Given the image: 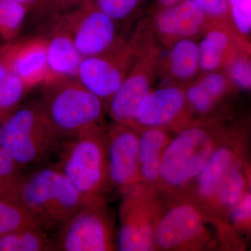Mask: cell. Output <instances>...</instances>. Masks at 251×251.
<instances>
[{"label":"cell","instance_id":"cell-18","mask_svg":"<svg viewBox=\"0 0 251 251\" xmlns=\"http://www.w3.org/2000/svg\"><path fill=\"white\" fill-rule=\"evenodd\" d=\"M45 21L41 34L47 42L48 75L44 83L59 78L76 79L83 57L72 38L52 16Z\"/></svg>","mask_w":251,"mask_h":251},{"label":"cell","instance_id":"cell-2","mask_svg":"<svg viewBox=\"0 0 251 251\" xmlns=\"http://www.w3.org/2000/svg\"><path fill=\"white\" fill-rule=\"evenodd\" d=\"M40 104L46 120L59 139H67L103 125L105 103L75 78L43 84Z\"/></svg>","mask_w":251,"mask_h":251},{"label":"cell","instance_id":"cell-36","mask_svg":"<svg viewBox=\"0 0 251 251\" xmlns=\"http://www.w3.org/2000/svg\"><path fill=\"white\" fill-rule=\"evenodd\" d=\"M247 175L248 184H249V190L251 191V163L248 162L247 166Z\"/></svg>","mask_w":251,"mask_h":251},{"label":"cell","instance_id":"cell-11","mask_svg":"<svg viewBox=\"0 0 251 251\" xmlns=\"http://www.w3.org/2000/svg\"><path fill=\"white\" fill-rule=\"evenodd\" d=\"M105 133L109 182L124 194L138 184L139 133L117 123L105 128Z\"/></svg>","mask_w":251,"mask_h":251},{"label":"cell","instance_id":"cell-10","mask_svg":"<svg viewBox=\"0 0 251 251\" xmlns=\"http://www.w3.org/2000/svg\"><path fill=\"white\" fill-rule=\"evenodd\" d=\"M135 57L130 39L125 37L103 53L84 57L76 79L105 103L121 87Z\"/></svg>","mask_w":251,"mask_h":251},{"label":"cell","instance_id":"cell-15","mask_svg":"<svg viewBox=\"0 0 251 251\" xmlns=\"http://www.w3.org/2000/svg\"><path fill=\"white\" fill-rule=\"evenodd\" d=\"M188 110L184 86L172 84L152 89L138 105L135 130L174 126L186 118Z\"/></svg>","mask_w":251,"mask_h":251},{"label":"cell","instance_id":"cell-12","mask_svg":"<svg viewBox=\"0 0 251 251\" xmlns=\"http://www.w3.org/2000/svg\"><path fill=\"white\" fill-rule=\"evenodd\" d=\"M213 23L191 0L153 11L150 21L157 40L168 47L181 39L202 36Z\"/></svg>","mask_w":251,"mask_h":251},{"label":"cell","instance_id":"cell-17","mask_svg":"<svg viewBox=\"0 0 251 251\" xmlns=\"http://www.w3.org/2000/svg\"><path fill=\"white\" fill-rule=\"evenodd\" d=\"M202 74L224 70L229 59L242 48H251V41L233 26L213 23L198 43Z\"/></svg>","mask_w":251,"mask_h":251},{"label":"cell","instance_id":"cell-30","mask_svg":"<svg viewBox=\"0 0 251 251\" xmlns=\"http://www.w3.org/2000/svg\"><path fill=\"white\" fill-rule=\"evenodd\" d=\"M191 1L197 5L198 7L202 10L211 21L215 23H226L234 27L230 14H229L227 0H191Z\"/></svg>","mask_w":251,"mask_h":251},{"label":"cell","instance_id":"cell-9","mask_svg":"<svg viewBox=\"0 0 251 251\" xmlns=\"http://www.w3.org/2000/svg\"><path fill=\"white\" fill-rule=\"evenodd\" d=\"M156 209L151 188L138 185L124 193L117 234V250L148 251L156 248L155 226L159 215Z\"/></svg>","mask_w":251,"mask_h":251},{"label":"cell","instance_id":"cell-31","mask_svg":"<svg viewBox=\"0 0 251 251\" xmlns=\"http://www.w3.org/2000/svg\"><path fill=\"white\" fill-rule=\"evenodd\" d=\"M27 8L29 14L46 20L57 14L54 0H12Z\"/></svg>","mask_w":251,"mask_h":251},{"label":"cell","instance_id":"cell-8","mask_svg":"<svg viewBox=\"0 0 251 251\" xmlns=\"http://www.w3.org/2000/svg\"><path fill=\"white\" fill-rule=\"evenodd\" d=\"M52 16L72 38L83 58L106 52L125 37L120 26L90 0Z\"/></svg>","mask_w":251,"mask_h":251},{"label":"cell","instance_id":"cell-21","mask_svg":"<svg viewBox=\"0 0 251 251\" xmlns=\"http://www.w3.org/2000/svg\"><path fill=\"white\" fill-rule=\"evenodd\" d=\"M138 184L151 188L159 181L162 155L171 138L163 128H148L139 132Z\"/></svg>","mask_w":251,"mask_h":251},{"label":"cell","instance_id":"cell-24","mask_svg":"<svg viewBox=\"0 0 251 251\" xmlns=\"http://www.w3.org/2000/svg\"><path fill=\"white\" fill-rule=\"evenodd\" d=\"M29 14L24 5L12 0H0V38L6 42L19 37Z\"/></svg>","mask_w":251,"mask_h":251},{"label":"cell","instance_id":"cell-4","mask_svg":"<svg viewBox=\"0 0 251 251\" xmlns=\"http://www.w3.org/2000/svg\"><path fill=\"white\" fill-rule=\"evenodd\" d=\"M130 41L135 50L134 61L121 87L105 103V112L115 123L135 129L137 109L153 89L162 55L161 47L150 31H135Z\"/></svg>","mask_w":251,"mask_h":251},{"label":"cell","instance_id":"cell-14","mask_svg":"<svg viewBox=\"0 0 251 251\" xmlns=\"http://www.w3.org/2000/svg\"><path fill=\"white\" fill-rule=\"evenodd\" d=\"M204 224V216L196 204H175L157 219L154 231L156 247L165 250L184 249L201 237Z\"/></svg>","mask_w":251,"mask_h":251},{"label":"cell","instance_id":"cell-32","mask_svg":"<svg viewBox=\"0 0 251 251\" xmlns=\"http://www.w3.org/2000/svg\"><path fill=\"white\" fill-rule=\"evenodd\" d=\"M17 165L14 158L6 150L0 148V182L14 187L19 179L15 175Z\"/></svg>","mask_w":251,"mask_h":251},{"label":"cell","instance_id":"cell-34","mask_svg":"<svg viewBox=\"0 0 251 251\" xmlns=\"http://www.w3.org/2000/svg\"><path fill=\"white\" fill-rule=\"evenodd\" d=\"M84 0H54L57 14L64 12L83 1Z\"/></svg>","mask_w":251,"mask_h":251},{"label":"cell","instance_id":"cell-22","mask_svg":"<svg viewBox=\"0 0 251 251\" xmlns=\"http://www.w3.org/2000/svg\"><path fill=\"white\" fill-rule=\"evenodd\" d=\"M247 159L244 158L234 163L221 181L211 201L214 203V209L226 218L249 190Z\"/></svg>","mask_w":251,"mask_h":251},{"label":"cell","instance_id":"cell-16","mask_svg":"<svg viewBox=\"0 0 251 251\" xmlns=\"http://www.w3.org/2000/svg\"><path fill=\"white\" fill-rule=\"evenodd\" d=\"M11 72L29 90L43 84L48 75L47 42L42 34L18 37L2 46Z\"/></svg>","mask_w":251,"mask_h":251},{"label":"cell","instance_id":"cell-20","mask_svg":"<svg viewBox=\"0 0 251 251\" xmlns=\"http://www.w3.org/2000/svg\"><path fill=\"white\" fill-rule=\"evenodd\" d=\"M168 54L161 59L159 74L175 84L186 85L201 73L198 43L195 39L175 41L168 46Z\"/></svg>","mask_w":251,"mask_h":251},{"label":"cell","instance_id":"cell-3","mask_svg":"<svg viewBox=\"0 0 251 251\" xmlns=\"http://www.w3.org/2000/svg\"><path fill=\"white\" fill-rule=\"evenodd\" d=\"M57 168L84 196L103 198L109 183L106 133L95 126L67 138Z\"/></svg>","mask_w":251,"mask_h":251},{"label":"cell","instance_id":"cell-23","mask_svg":"<svg viewBox=\"0 0 251 251\" xmlns=\"http://www.w3.org/2000/svg\"><path fill=\"white\" fill-rule=\"evenodd\" d=\"M54 250V241L41 226H31L0 236V251Z\"/></svg>","mask_w":251,"mask_h":251},{"label":"cell","instance_id":"cell-33","mask_svg":"<svg viewBox=\"0 0 251 251\" xmlns=\"http://www.w3.org/2000/svg\"><path fill=\"white\" fill-rule=\"evenodd\" d=\"M11 72V65L2 46L0 47V82L9 76Z\"/></svg>","mask_w":251,"mask_h":251},{"label":"cell","instance_id":"cell-26","mask_svg":"<svg viewBox=\"0 0 251 251\" xmlns=\"http://www.w3.org/2000/svg\"><path fill=\"white\" fill-rule=\"evenodd\" d=\"M120 26H127L138 16L145 0H90Z\"/></svg>","mask_w":251,"mask_h":251},{"label":"cell","instance_id":"cell-7","mask_svg":"<svg viewBox=\"0 0 251 251\" xmlns=\"http://www.w3.org/2000/svg\"><path fill=\"white\" fill-rule=\"evenodd\" d=\"M54 250L110 251L117 249L113 226L103 198L92 200L59 227Z\"/></svg>","mask_w":251,"mask_h":251},{"label":"cell","instance_id":"cell-1","mask_svg":"<svg viewBox=\"0 0 251 251\" xmlns=\"http://www.w3.org/2000/svg\"><path fill=\"white\" fill-rule=\"evenodd\" d=\"M8 196L22 204L46 229H59L92 201L84 197L56 166L41 168L18 179Z\"/></svg>","mask_w":251,"mask_h":251},{"label":"cell","instance_id":"cell-35","mask_svg":"<svg viewBox=\"0 0 251 251\" xmlns=\"http://www.w3.org/2000/svg\"><path fill=\"white\" fill-rule=\"evenodd\" d=\"M182 1L184 0H155L156 5H155L154 11L173 6Z\"/></svg>","mask_w":251,"mask_h":251},{"label":"cell","instance_id":"cell-37","mask_svg":"<svg viewBox=\"0 0 251 251\" xmlns=\"http://www.w3.org/2000/svg\"></svg>","mask_w":251,"mask_h":251},{"label":"cell","instance_id":"cell-28","mask_svg":"<svg viewBox=\"0 0 251 251\" xmlns=\"http://www.w3.org/2000/svg\"><path fill=\"white\" fill-rule=\"evenodd\" d=\"M235 230L251 231V191L249 190L226 218Z\"/></svg>","mask_w":251,"mask_h":251},{"label":"cell","instance_id":"cell-25","mask_svg":"<svg viewBox=\"0 0 251 251\" xmlns=\"http://www.w3.org/2000/svg\"><path fill=\"white\" fill-rule=\"evenodd\" d=\"M37 226H41L17 201L11 198L0 201V236L24 227Z\"/></svg>","mask_w":251,"mask_h":251},{"label":"cell","instance_id":"cell-29","mask_svg":"<svg viewBox=\"0 0 251 251\" xmlns=\"http://www.w3.org/2000/svg\"><path fill=\"white\" fill-rule=\"evenodd\" d=\"M229 14L239 34L248 38L251 33V0H227Z\"/></svg>","mask_w":251,"mask_h":251},{"label":"cell","instance_id":"cell-5","mask_svg":"<svg viewBox=\"0 0 251 251\" xmlns=\"http://www.w3.org/2000/svg\"><path fill=\"white\" fill-rule=\"evenodd\" d=\"M219 134L203 124H190L171 139L162 155L159 181L165 187L179 188L197 178L215 150Z\"/></svg>","mask_w":251,"mask_h":251},{"label":"cell","instance_id":"cell-13","mask_svg":"<svg viewBox=\"0 0 251 251\" xmlns=\"http://www.w3.org/2000/svg\"><path fill=\"white\" fill-rule=\"evenodd\" d=\"M247 140L240 128H226L219 144L196 178V191L202 201L211 202L234 163L247 158Z\"/></svg>","mask_w":251,"mask_h":251},{"label":"cell","instance_id":"cell-27","mask_svg":"<svg viewBox=\"0 0 251 251\" xmlns=\"http://www.w3.org/2000/svg\"><path fill=\"white\" fill-rule=\"evenodd\" d=\"M29 90L25 82L13 73L0 82V122L18 108Z\"/></svg>","mask_w":251,"mask_h":251},{"label":"cell","instance_id":"cell-6","mask_svg":"<svg viewBox=\"0 0 251 251\" xmlns=\"http://www.w3.org/2000/svg\"><path fill=\"white\" fill-rule=\"evenodd\" d=\"M59 141L39 101L16 109L0 122V148L19 165L40 161Z\"/></svg>","mask_w":251,"mask_h":251},{"label":"cell","instance_id":"cell-19","mask_svg":"<svg viewBox=\"0 0 251 251\" xmlns=\"http://www.w3.org/2000/svg\"><path fill=\"white\" fill-rule=\"evenodd\" d=\"M186 85L185 94L188 109L200 115L210 112L236 87L224 71L203 74Z\"/></svg>","mask_w":251,"mask_h":251}]
</instances>
